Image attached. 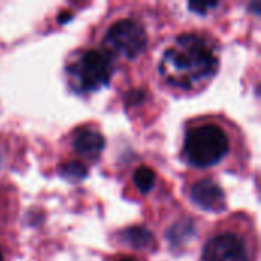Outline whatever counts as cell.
I'll list each match as a JSON object with an SVG mask.
<instances>
[{"label":"cell","instance_id":"7c38bea8","mask_svg":"<svg viewBox=\"0 0 261 261\" xmlns=\"http://www.w3.org/2000/svg\"><path fill=\"white\" fill-rule=\"evenodd\" d=\"M0 261H5V258H3V254H2V251H0Z\"/></svg>","mask_w":261,"mask_h":261},{"label":"cell","instance_id":"7a4b0ae2","mask_svg":"<svg viewBox=\"0 0 261 261\" xmlns=\"http://www.w3.org/2000/svg\"><path fill=\"white\" fill-rule=\"evenodd\" d=\"M236 144L234 128L225 119L200 116L187 124L182 156L194 168H213L226 161Z\"/></svg>","mask_w":261,"mask_h":261},{"label":"cell","instance_id":"5b68a950","mask_svg":"<svg viewBox=\"0 0 261 261\" xmlns=\"http://www.w3.org/2000/svg\"><path fill=\"white\" fill-rule=\"evenodd\" d=\"M148 34L142 21L133 17H122L115 20L104 32L101 46L112 60H136L147 49Z\"/></svg>","mask_w":261,"mask_h":261},{"label":"cell","instance_id":"3957f363","mask_svg":"<svg viewBox=\"0 0 261 261\" xmlns=\"http://www.w3.org/2000/svg\"><path fill=\"white\" fill-rule=\"evenodd\" d=\"M113 70V60L99 49H78L66 61L67 83L80 95L109 86Z\"/></svg>","mask_w":261,"mask_h":261},{"label":"cell","instance_id":"ba28073f","mask_svg":"<svg viewBox=\"0 0 261 261\" xmlns=\"http://www.w3.org/2000/svg\"><path fill=\"white\" fill-rule=\"evenodd\" d=\"M154 180H156V174L147 165H141L139 168H136V171L133 174V182L142 194H147L153 188Z\"/></svg>","mask_w":261,"mask_h":261},{"label":"cell","instance_id":"4fadbf2b","mask_svg":"<svg viewBox=\"0 0 261 261\" xmlns=\"http://www.w3.org/2000/svg\"><path fill=\"white\" fill-rule=\"evenodd\" d=\"M0 220H2V210H0Z\"/></svg>","mask_w":261,"mask_h":261},{"label":"cell","instance_id":"8fae6325","mask_svg":"<svg viewBox=\"0 0 261 261\" xmlns=\"http://www.w3.org/2000/svg\"><path fill=\"white\" fill-rule=\"evenodd\" d=\"M115 261H138V260H135V258H132V257H121V258H116Z\"/></svg>","mask_w":261,"mask_h":261},{"label":"cell","instance_id":"9c48e42d","mask_svg":"<svg viewBox=\"0 0 261 261\" xmlns=\"http://www.w3.org/2000/svg\"><path fill=\"white\" fill-rule=\"evenodd\" d=\"M61 171H63V176L67 180H72V182H80L81 179H84L87 176V167L80 161L64 164Z\"/></svg>","mask_w":261,"mask_h":261},{"label":"cell","instance_id":"52a82bcc","mask_svg":"<svg viewBox=\"0 0 261 261\" xmlns=\"http://www.w3.org/2000/svg\"><path fill=\"white\" fill-rule=\"evenodd\" d=\"M106 141L102 133L93 127V125H81L75 130L72 136V148L80 158V162L83 161H92L95 162L102 150H104Z\"/></svg>","mask_w":261,"mask_h":261},{"label":"cell","instance_id":"8992f818","mask_svg":"<svg viewBox=\"0 0 261 261\" xmlns=\"http://www.w3.org/2000/svg\"><path fill=\"white\" fill-rule=\"evenodd\" d=\"M188 194H190L191 202L205 211L219 213V211H223L226 206L225 193L220 188V185L214 182L213 179L205 177L191 184Z\"/></svg>","mask_w":261,"mask_h":261},{"label":"cell","instance_id":"277c9868","mask_svg":"<svg viewBox=\"0 0 261 261\" xmlns=\"http://www.w3.org/2000/svg\"><path fill=\"white\" fill-rule=\"evenodd\" d=\"M257 245L252 232L237 222L216 229L206 240L202 261H255Z\"/></svg>","mask_w":261,"mask_h":261},{"label":"cell","instance_id":"6da1fadb","mask_svg":"<svg viewBox=\"0 0 261 261\" xmlns=\"http://www.w3.org/2000/svg\"><path fill=\"white\" fill-rule=\"evenodd\" d=\"M220 67V47L203 32L177 35L164 50L159 61V75L164 83L182 93L203 89Z\"/></svg>","mask_w":261,"mask_h":261},{"label":"cell","instance_id":"30bf717a","mask_svg":"<svg viewBox=\"0 0 261 261\" xmlns=\"http://www.w3.org/2000/svg\"><path fill=\"white\" fill-rule=\"evenodd\" d=\"M220 3H216V2H193L190 3V9H193L194 12H199V14H206V9H214L217 8Z\"/></svg>","mask_w":261,"mask_h":261}]
</instances>
